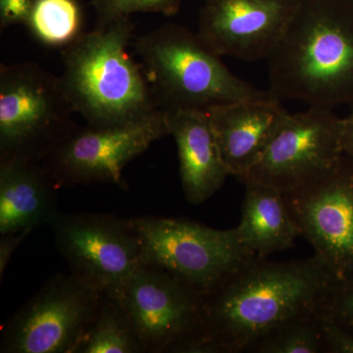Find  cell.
Listing matches in <instances>:
<instances>
[{
	"label": "cell",
	"instance_id": "26",
	"mask_svg": "<svg viewBox=\"0 0 353 353\" xmlns=\"http://www.w3.org/2000/svg\"><path fill=\"white\" fill-rule=\"evenodd\" d=\"M341 145L343 154L353 158V105L347 117L341 118Z\"/></svg>",
	"mask_w": 353,
	"mask_h": 353
},
{
	"label": "cell",
	"instance_id": "2",
	"mask_svg": "<svg viewBox=\"0 0 353 353\" xmlns=\"http://www.w3.org/2000/svg\"><path fill=\"white\" fill-rule=\"evenodd\" d=\"M267 60L269 90L280 101L353 105V0H301Z\"/></svg>",
	"mask_w": 353,
	"mask_h": 353
},
{
	"label": "cell",
	"instance_id": "3",
	"mask_svg": "<svg viewBox=\"0 0 353 353\" xmlns=\"http://www.w3.org/2000/svg\"><path fill=\"white\" fill-rule=\"evenodd\" d=\"M134 29L130 17L97 24L64 50L60 81L74 111L88 125L125 124L161 109L143 67L128 52Z\"/></svg>",
	"mask_w": 353,
	"mask_h": 353
},
{
	"label": "cell",
	"instance_id": "20",
	"mask_svg": "<svg viewBox=\"0 0 353 353\" xmlns=\"http://www.w3.org/2000/svg\"><path fill=\"white\" fill-rule=\"evenodd\" d=\"M316 312L299 316L271 330L250 345L246 352H323L321 333Z\"/></svg>",
	"mask_w": 353,
	"mask_h": 353
},
{
	"label": "cell",
	"instance_id": "4",
	"mask_svg": "<svg viewBox=\"0 0 353 353\" xmlns=\"http://www.w3.org/2000/svg\"><path fill=\"white\" fill-rule=\"evenodd\" d=\"M134 50L163 110L208 111L231 102L277 99L270 90H259L234 75L220 55L185 26H160L139 37Z\"/></svg>",
	"mask_w": 353,
	"mask_h": 353
},
{
	"label": "cell",
	"instance_id": "6",
	"mask_svg": "<svg viewBox=\"0 0 353 353\" xmlns=\"http://www.w3.org/2000/svg\"><path fill=\"white\" fill-rule=\"evenodd\" d=\"M74 112L60 78L38 64L0 67V158L43 161L76 127Z\"/></svg>",
	"mask_w": 353,
	"mask_h": 353
},
{
	"label": "cell",
	"instance_id": "13",
	"mask_svg": "<svg viewBox=\"0 0 353 353\" xmlns=\"http://www.w3.org/2000/svg\"><path fill=\"white\" fill-rule=\"evenodd\" d=\"M301 0H205L199 36L219 54L268 59L284 36Z\"/></svg>",
	"mask_w": 353,
	"mask_h": 353
},
{
	"label": "cell",
	"instance_id": "9",
	"mask_svg": "<svg viewBox=\"0 0 353 353\" xmlns=\"http://www.w3.org/2000/svg\"><path fill=\"white\" fill-rule=\"evenodd\" d=\"M70 273L118 299L141 263V246L129 219L102 213L59 214L50 224Z\"/></svg>",
	"mask_w": 353,
	"mask_h": 353
},
{
	"label": "cell",
	"instance_id": "11",
	"mask_svg": "<svg viewBox=\"0 0 353 353\" xmlns=\"http://www.w3.org/2000/svg\"><path fill=\"white\" fill-rule=\"evenodd\" d=\"M343 155L341 118L330 109L309 108L285 116L243 183H262L288 194L326 174Z\"/></svg>",
	"mask_w": 353,
	"mask_h": 353
},
{
	"label": "cell",
	"instance_id": "17",
	"mask_svg": "<svg viewBox=\"0 0 353 353\" xmlns=\"http://www.w3.org/2000/svg\"><path fill=\"white\" fill-rule=\"evenodd\" d=\"M245 185L241 222L236 227L241 245L260 259L292 248L301 234L284 194L262 183Z\"/></svg>",
	"mask_w": 353,
	"mask_h": 353
},
{
	"label": "cell",
	"instance_id": "23",
	"mask_svg": "<svg viewBox=\"0 0 353 353\" xmlns=\"http://www.w3.org/2000/svg\"><path fill=\"white\" fill-rule=\"evenodd\" d=\"M323 352L353 353V334L318 309Z\"/></svg>",
	"mask_w": 353,
	"mask_h": 353
},
{
	"label": "cell",
	"instance_id": "24",
	"mask_svg": "<svg viewBox=\"0 0 353 353\" xmlns=\"http://www.w3.org/2000/svg\"><path fill=\"white\" fill-rule=\"evenodd\" d=\"M34 0H0V25L2 29L8 26H27L32 12Z\"/></svg>",
	"mask_w": 353,
	"mask_h": 353
},
{
	"label": "cell",
	"instance_id": "14",
	"mask_svg": "<svg viewBox=\"0 0 353 353\" xmlns=\"http://www.w3.org/2000/svg\"><path fill=\"white\" fill-rule=\"evenodd\" d=\"M280 99H252L208 110L223 163L243 182L259 163L289 114Z\"/></svg>",
	"mask_w": 353,
	"mask_h": 353
},
{
	"label": "cell",
	"instance_id": "21",
	"mask_svg": "<svg viewBox=\"0 0 353 353\" xmlns=\"http://www.w3.org/2000/svg\"><path fill=\"white\" fill-rule=\"evenodd\" d=\"M182 0H92L97 24L130 17L132 13L152 12L175 15Z\"/></svg>",
	"mask_w": 353,
	"mask_h": 353
},
{
	"label": "cell",
	"instance_id": "10",
	"mask_svg": "<svg viewBox=\"0 0 353 353\" xmlns=\"http://www.w3.org/2000/svg\"><path fill=\"white\" fill-rule=\"evenodd\" d=\"M118 301L145 352H176L201 334L203 296L155 265L141 261Z\"/></svg>",
	"mask_w": 353,
	"mask_h": 353
},
{
	"label": "cell",
	"instance_id": "15",
	"mask_svg": "<svg viewBox=\"0 0 353 353\" xmlns=\"http://www.w3.org/2000/svg\"><path fill=\"white\" fill-rule=\"evenodd\" d=\"M169 136L178 148L183 194L192 204H201L224 185L229 173L223 163L208 111L165 110Z\"/></svg>",
	"mask_w": 353,
	"mask_h": 353
},
{
	"label": "cell",
	"instance_id": "25",
	"mask_svg": "<svg viewBox=\"0 0 353 353\" xmlns=\"http://www.w3.org/2000/svg\"><path fill=\"white\" fill-rule=\"evenodd\" d=\"M31 232V230H25V231L15 232V233L2 234L0 239V278L1 280L16 250L19 248L22 241L29 236Z\"/></svg>",
	"mask_w": 353,
	"mask_h": 353
},
{
	"label": "cell",
	"instance_id": "19",
	"mask_svg": "<svg viewBox=\"0 0 353 353\" xmlns=\"http://www.w3.org/2000/svg\"><path fill=\"white\" fill-rule=\"evenodd\" d=\"M82 13L76 0H34L28 27L41 43L68 46L82 34Z\"/></svg>",
	"mask_w": 353,
	"mask_h": 353
},
{
	"label": "cell",
	"instance_id": "5",
	"mask_svg": "<svg viewBox=\"0 0 353 353\" xmlns=\"http://www.w3.org/2000/svg\"><path fill=\"white\" fill-rule=\"evenodd\" d=\"M141 261L155 265L201 296L212 292L254 255L236 228L217 230L187 219L130 218Z\"/></svg>",
	"mask_w": 353,
	"mask_h": 353
},
{
	"label": "cell",
	"instance_id": "7",
	"mask_svg": "<svg viewBox=\"0 0 353 353\" xmlns=\"http://www.w3.org/2000/svg\"><path fill=\"white\" fill-rule=\"evenodd\" d=\"M165 136L169 132L163 109L125 124L76 126L43 163L58 189L108 183L125 189V167Z\"/></svg>",
	"mask_w": 353,
	"mask_h": 353
},
{
	"label": "cell",
	"instance_id": "8",
	"mask_svg": "<svg viewBox=\"0 0 353 353\" xmlns=\"http://www.w3.org/2000/svg\"><path fill=\"white\" fill-rule=\"evenodd\" d=\"M104 294L73 274H57L7 321L2 353H75Z\"/></svg>",
	"mask_w": 353,
	"mask_h": 353
},
{
	"label": "cell",
	"instance_id": "12",
	"mask_svg": "<svg viewBox=\"0 0 353 353\" xmlns=\"http://www.w3.org/2000/svg\"><path fill=\"white\" fill-rule=\"evenodd\" d=\"M297 226L314 255L336 281L353 274V158L313 182L284 194Z\"/></svg>",
	"mask_w": 353,
	"mask_h": 353
},
{
	"label": "cell",
	"instance_id": "1",
	"mask_svg": "<svg viewBox=\"0 0 353 353\" xmlns=\"http://www.w3.org/2000/svg\"><path fill=\"white\" fill-rule=\"evenodd\" d=\"M336 279L317 257H253L203 296L197 352L241 353L271 330L314 313Z\"/></svg>",
	"mask_w": 353,
	"mask_h": 353
},
{
	"label": "cell",
	"instance_id": "18",
	"mask_svg": "<svg viewBox=\"0 0 353 353\" xmlns=\"http://www.w3.org/2000/svg\"><path fill=\"white\" fill-rule=\"evenodd\" d=\"M141 352L145 350L119 301L103 296L75 353Z\"/></svg>",
	"mask_w": 353,
	"mask_h": 353
},
{
	"label": "cell",
	"instance_id": "16",
	"mask_svg": "<svg viewBox=\"0 0 353 353\" xmlns=\"http://www.w3.org/2000/svg\"><path fill=\"white\" fill-rule=\"evenodd\" d=\"M58 187L43 161L0 158V234L50 225Z\"/></svg>",
	"mask_w": 353,
	"mask_h": 353
},
{
	"label": "cell",
	"instance_id": "22",
	"mask_svg": "<svg viewBox=\"0 0 353 353\" xmlns=\"http://www.w3.org/2000/svg\"><path fill=\"white\" fill-rule=\"evenodd\" d=\"M318 309L353 334V274L336 281Z\"/></svg>",
	"mask_w": 353,
	"mask_h": 353
}]
</instances>
